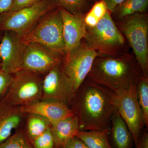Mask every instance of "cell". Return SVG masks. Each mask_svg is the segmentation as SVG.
<instances>
[{
    "label": "cell",
    "instance_id": "17",
    "mask_svg": "<svg viewBox=\"0 0 148 148\" xmlns=\"http://www.w3.org/2000/svg\"><path fill=\"white\" fill-rule=\"evenodd\" d=\"M56 148H62L71 138L75 136L79 130L78 118L76 115L61 120L51 125Z\"/></svg>",
    "mask_w": 148,
    "mask_h": 148
},
{
    "label": "cell",
    "instance_id": "2",
    "mask_svg": "<svg viewBox=\"0 0 148 148\" xmlns=\"http://www.w3.org/2000/svg\"><path fill=\"white\" fill-rule=\"evenodd\" d=\"M143 74L135 56L120 53L97 56L86 78L115 92L137 85Z\"/></svg>",
    "mask_w": 148,
    "mask_h": 148
},
{
    "label": "cell",
    "instance_id": "12",
    "mask_svg": "<svg viewBox=\"0 0 148 148\" xmlns=\"http://www.w3.org/2000/svg\"><path fill=\"white\" fill-rule=\"evenodd\" d=\"M64 58L39 43L27 44L23 69L40 74L45 75L56 66L63 64Z\"/></svg>",
    "mask_w": 148,
    "mask_h": 148
},
{
    "label": "cell",
    "instance_id": "14",
    "mask_svg": "<svg viewBox=\"0 0 148 148\" xmlns=\"http://www.w3.org/2000/svg\"><path fill=\"white\" fill-rule=\"evenodd\" d=\"M23 114H35L47 119L51 125L61 120L75 115L72 109L66 104L54 101H37L20 107Z\"/></svg>",
    "mask_w": 148,
    "mask_h": 148
},
{
    "label": "cell",
    "instance_id": "18",
    "mask_svg": "<svg viewBox=\"0 0 148 148\" xmlns=\"http://www.w3.org/2000/svg\"><path fill=\"white\" fill-rule=\"evenodd\" d=\"M110 128L102 131H78L75 137L82 140L89 148H112L109 140Z\"/></svg>",
    "mask_w": 148,
    "mask_h": 148
},
{
    "label": "cell",
    "instance_id": "15",
    "mask_svg": "<svg viewBox=\"0 0 148 148\" xmlns=\"http://www.w3.org/2000/svg\"><path fill=\"white\" fill-rule=\"evenodd\" d=\"M109 140L112 148H132L135 145L132 133L118 110L112 116Z\"/></svg>",
    "mask_w": 148,
    "mask_h": 148
},
{
    "label": "cell",
    "instance_id": "22",
    "mask_svg": "<svg viewBox=\"0 0 148 148\" xmlns=\"http://www.w3.org/2000/svg\"><path fill=\"white\" fill-rule=\"evenodd\" d=\"M0 148H33L23 128H19L13 135L0 144Z\"/></svg>",
    "mask_w": 148,
    "mask_h": 148
},
{
    "label": "cell",
    "instance_id": "29",
    "mask_svg": "<svg viewBox=\"0 0 148 148\" xmlns=\"http://www.w3.org/2000/svg\"><path fill=\"white\" fill-rule=\"evenodd\" d=\"M135 148H148V132L146 128L142 130Z\"/></svg>",
    "mask_w": 148,
    "mask_h": 148
},
{
    "label": "cell",
    "instance_id": "21",
    "mask_svg": "<svg viewBox=\"0 0 148 148\" xmlns=\"http://www.w3.org/2000/svg\"><path fill=\"white\" fill-rule=\"evenodd\" d=\"M138 103L143 113L144 124L148 129V76L143 75L136 85Z\"/></svg>",
    "mask_w": 148,
    "mask_h": 148
},
{
    "label": "cell",
    "instance_id": "23",
    "mask_svg": "<svg viewBox=\"0 0 148 148\" xmlns=\"http://www.w3.org/2000/svg\"><path fill=\"white\" fill-rule=\"evenodd\" d=\"M108 11L106 3L103 0L96 3L85 16L84 21L86 27H95Z\"/></svg>",
    "mask_w": 148,
    "mask_h": 148
},
{
    "label": "cell",
    "instance_id": "8",
    "mask_svg": "<svg viewBox=\"0 0 148 148\" xmlns=\"http://www.w3.org/2000/svg\"><path fill=\"white\" fill-rule=\"evenodd\" d=\"M115 92L117 109L132 133L136 146L145 127L143 113L138 103L136 85L126 90Z\"/></svg>",
    "mask_w": 148,
    "mask_h": 148
},
{
    "label": "cell",
    "instance_id": "20",
    "mask_svg": "<svg viewBox=\"0 0 148 148\" xmlns=\"http://www.w3.org/2000/svg\"><path fill=\"white\" fill-rule=\"evenodd\" d=\"M148 0H126L115 9L117 17L121 20L136 13H143L147 10Z\"/></svg>",
    "mask_w": 148,
    "mask_h": 148
},
{
    "label": "cell",
    "instance_id": "32",
    "mask_svg": "<svg viewBox=\"0 0 148 148\" xmlns=\"http://www.w3.org/2000/svg\"><path fill=\"white\" fill-rule=\"evenodd\" d=\"M1 61H0V69H1Z\"/></svg>",
    "mask_w": 148,
    "mask_h": 148
},
{
    "label": "cell",
    "instance_id": "16",
    "mask_svg": "<svg viewBox=\"0 0 148 148\" xmlns=\"http://www.w3.org/2000/svg\"><path fill=\"white\" fill-rule=\"evenodd\" d=\"M26 115L20 107L0 104V144L11 135L14 130L19 127Z\"/></svg>",
    "mask_w": 148,
    "mask_h": 148
},
{
    "label": "cell",
    "instance_id": "10",
    "mask_svg": "<svg viewBox=\"0 0 148 148\" xmlns=\"http://www.w3.org/2000/svg\"><path fill=\"white\" fill-rule=\"evenodd\" d=\"M62 64L48 72L43 78L41 100L60 102L70 107L75 92Z\"/></svg>",
    "mask_w": 148,
    "mask_h": 148
},
{
    "label": "cell",
    "instance_id": "6",
    "mask_svg": "<svg viewBox=\"0 0 148 148\" xmlns=\"http://www.w3.org/2000/svg\"><path fill=\"white\" fill-rule=\"evenodd\" d=\"M58 6L56 0H42L30 7L0 14V30L12 31L23 37L31 32L43 16Z\"/></svg>",
    "mask_w": 148,
    "mask_h": 148
},
{
    "label": "cell",
    "instance_id": "13",
    "mask_svg": "<svg viewBox=\"0 0 148 148\" xmlns=\"http://www.w3.org/2000/svg\"><path fill=\"white\" fill-rule=\"evenodd\" d=\"M58 7L63 21L66 57L71 55L80 45L82 40L86 34V26L83 14H72L61 7Z\"/></svg>",
    "mask_w": 148,
    "mask_h": 148
},
{
    "label": "cell",
    "instance_id": "3",
    "mask_svg": "<svg viewBox=\"0 0 148 148\" xmlns=\"http://www.w3.org/2000/svg\"><path fill=\"white\" fill-rule=\"evenodd\" d=\"M21 38L27 44L38 43L65 58L63 21L58 6L47 13L31 32Z\"/></svg>",
    "mask_w": 148,
    "mask_h": 148
},
{
    "label": "cell",
    "instance_id": "1",
    "mask_svg": "<svg viewBox=\"0 0 148 148\" xmlns=\"http://www.w3.org/2000/svg\"><path fill=\"white\" fill-rule=\"evenodd\" d=\"M116 98L112 90L86 78L70 106L78 119L80 131L110 128L112 116L117 110Z\"/></svg>",
    "mask_w": 148,
    "mask_h": 148
},
{
    "label": "cell",
    "instance_id": "30",
    "mask_svg": "<svg viewBox=\"0 0 148 148\" xmlns=\"http://www.w3.org/2000/svg\"><path fill=\"white\" fill-rule=\"evenodd\" d=\"M106 3L107 8L109 11L114 12L118 6L124 2L126 0H103Z\"/></svg>",
    "mask_w": 148,
    "mask_h": 148
},
{
    "label": "cell",
    "instance_id": "25",
    "mask_svg": "<svg viewBox=\"0 0 148 148\" xmlns=\"http://www.w3.org/2000/svg\"><path fill=\"white\" fill-rule=\"evenodd\" d=\"M33 148H56L51 127L31 142Z\"/></svg>",
    "mask_w": 148,
    "mask_h": 148
},
{
    "label": "cell",
    "instance_id": "4",
    "mask_svg": "<svg viewBox=\"0 0 148 148\" xmlns=\"http://www.w3.org/2000/svg\"><path fill=\"white\" fill-rule=\"evenodd\" d=\"M85 43L94 49L98 55L120 53L125 40L108 10L95 27H86Z\"/></svg>",
    "mask_w": 148,
    "mask_h": 148
},
{
    "label": "cell",
    "instance_id": "5",
    "mask_svg": "<svg viewBox=\"0 0 148 148\" xmlns=\"http://www.w3.org/2000/svg\"><path fill=\"white\" fill-rule=\"evenodd\" d=\"M41 75L24 69L14 74L8 92L0 101V104L21 107L41 101L43 80Z\"/></svg>",
    "mask_w": 148,
    "mask_h": 148
},
{
    "label": "cell",
    "instance_id": "11",
    "mask_svg": "<svg viewBox=\"0 0 148 148\" xmlns=\"http://www.w3.org/2000/svg\"><path fill=\"white\" fill-rule=\"evenodd\" d=\"M27 45L21 37L16 33L5 31L0 43L1 69L12 75L23 70Z\"/></svg>",
    "mask_w": 148,
    "mask_h": 148
},
{
    "label": "cell",
    "instance_id": "31",
    "mask_svg": "<svg viewBox=\"0 0 148 148\" xmlns=\"http://www.w3.org/2000/svg\"><path fill=\"white\" fill-rule=\"evenodd\" d=\"M13 0H0V14L7 11Z\"/></svg>",
    "mask_w": 148,
    "mask_h": 148
},
{
    "label": "cell",
    "instance_id": "27",
    "mask_svg": "<svg viewBox=\"0 0 148 148\" xmlns=\"http://www.w3.org/2000/svg\"><path fill=\"white\" fill-rule=\"evenodd\" d=\"M42 1V0H13L10 8L7 12H12L30 7Z\"/></svg>",
    "mask_w": 148,
    "mask_h": 148
},
{
    "label": "cell",
    "instance_id": "19",
    "mask_svg": "<svg viewBox=\"0 0 148 148\" xmlns=\"http://www.w3.org/2000/svg\"><path fill=\"white\" fill-rule=\"evenodd\" d=\"M26 117V124L23 129L31 142L51 127L50 122L39 115L28 114Z\"/></svg>",
    "mask_w": 148,
    "mask_h": 148
},
{
    "label": "cell",
    "instance_id": "26",
    "mask_svg": "<svg viewBox=\"0 0 148 148\" xmlns=\"http://www.w3.org/2000/svg\"><path fill=\"white\" fill-rule=\"evenodd\" d=\"M13 78V75L0 69V100L2 99L8 92Z\"/></svg>",
    "mask_w": 148,
    "mask_h": 148
},
{
    "label": "cell",
    "instance_id": "28",
    "mask_svg": "<svg viewBox=\"0 0 148 148\" xmlns=\"http://www.w3.org/2000/svg\"><path fill=\"white\" fill-rule=\"evenodd\" d=\"M62 148H89L83 142L77 137L71 138Z\"/></svg>",
    "mask_w": 148,
    "mask_h": 148
},
{
    "label": "cell",
    "instance_id": "9",
    "mask_svg": "<svg viewBox=\"0 0 148 148\" xmlns=\"http://www.w3.org/2000/svg\"><path fill=\"white\" fill-rule=\"evenodd\" d=\"M98 53L85 42L74 52L64 58L62 68L69 77L76 92L87 77Z\"/></svg>",
    "mask_w": 148,
    "mask_h": 148
},
{
    "label": "cell",
    "instance_id": "7",
    "mask_svg": "<svg viewBox=\"0 0 148 148\" xmlns=\"http://www.w3.org/2000/svg\"><path fill=\"white\" fill-rule=\"evenodd\" d=\"M119 29L127 38L143 75L148 74V19L136 13L121 20Z\"/></svg>",
    "mask_w": 148,
    "mask_h": 148
},
{
    "label": "cell",
    "instance_id": "24",
    "mask_svg": "<svg viewBox=\"0 0 148 148\" xmlns=\"http://www.w3.org/2000/svg\"><path fill=\"white\" fill-rule=\"evenodd\" d=\"M61 7L73 14H82L87 4L86 0H56Z\"/></svg>",
    "mask_w": 148,
    "mask_h": 148
}]
</instances>
